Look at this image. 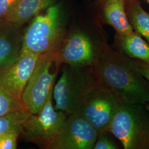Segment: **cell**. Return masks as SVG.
Wrapping results in <instances>:
<instances>
[{
	"mask_svg": "<svg viewBox=\"0 0 149 149\" xmlns=\"http://www.w3.org/2000/svg\"><path fill=\"white\" fill-rule=\"evenodd\" d=\"M57 63L54 54L40 55L33 72L22 96V102L27 112L36 114L42 109L53 90L55 80L60 65L53 69Z\"/></svg>",
	"mask_w": 149,
	"mask_h": 149,
	"instance_id": "cell-7",
	"label": "cell"
},
{
	"mask_svg": "<svg viewBox=\"0 0 149 149\" xmlns=\"http://www.w3.org/2000/svg\"><path fill=\"white\" fill-rule=\"evenodd\" d=\"M108 132L98 133L93 149H117V145L108 135Z\"/></svg>",
	"mask_w": 149,
	"mask_h": 149,
	"instance_id": "cell-19",
	"label": "cell"
},
{
	"mask_svg": "<svg viewBox=\"0 0 149 149\" xmlns=\"http://www.w3.org/2000/svg\"><path fill=\"white\" fill-rule=\"evenodd\" d=\"M30 113L19 110L0 117V136L13 131L21 132L23 123Z\"/></svg>",
	"mask_w": 149,
	"mask_h": 149,
	"instance_id": "cell-16",
	"label": "cell"
},
{
	"mask_svg": "<svg viewBox=\"0 0 149 149\" xmlns=\"http://www.w3.org/2000/svg\"><path fill=\"white\" fill-rule=\"evenodd\" d=\"M144 2H146L147 3H148L149 5V0H143Z\"/></svg>",
	"mask_w": 149,
	"mask_h": 149,
	"instance_id": "cell-23",
	"label": "cell"
},
{
	"mask_svg": "<svg viewBox=\"0 0 149 149\" xmlns=\"http://www.w3.org/2000/svg\"><path fill=\"white\" fill-rule=\"evenodd\" d=\"M66 32L59 5L54 4L43 14L35 16L22 39L21 50L43 55L54 54L60 48Z\"/></svg>",
	"mask_w": 149,
	"mask_h": 149,
	"instance_id": "cell-2",
	"label": "cell"
},
{
	"mask_svg": "<svg viewBox=\"0 0 149 149\" xmlns=\"http://www.w3.org/2000/svg\"><path fill=\"white\" fill-rule=\"evenodd\" d=\"M39 56L30 52L21 50L19 56L14 64L0 70V89L22 103L23 92Z\"/></svg>",
	"mask_w": 149,
	"mask_h": 149,
	"instance_id": "cell-10",
	"label": "cell"
},
{
	"mask_svg": "<svg viewBox=\"0 0 149 149\" xmlns=\"http://www.w3.org/2000/svg\"><path fill=\"white\" fill-rule=\"evenodd\" d=\"M53 91L38 113H29L23 123L19 135L25 142L36 144L40 149H50L67 118L65 113L55 109L52 102Z\"/></svg>",
	"mask_w": 149,
	"mask_h": 149,
	"instance_id": "cell-6",
	"label": "cell"
},
{
	"mask_svg": "<svg viewBox=\"0 0 149 149\" xmlns=\"http://www.w3.org/2000/svg\"><path fill=\"white\" fill-rule=\"evenodd\" d=\"M127 0H97L102 23L113 27L116 34L123 36L134 31L126 12Z\"/></svg>",
	"mask_w": 149,
	"mask_h": 149,
	"instance_id": "cell-12",
	"label": "cell"
},
{
	"mask_svg": "<svg viewBox=\"0 0 149 149\" xmlns=\"http://www.w3.org/2000/svg\"><path fill=\"white\" fill-rule=\"evenodd\" d=\"M92 70L96 84L121 103L149 102V81L134 68L129 58L117 49L108 46Z\"/></svg>",
	"mask_w": 149,
	"mask_h": 149,
	"instance_id": "cell-1",
	"label": "cell"
},
{
	"mask_svg": "<svg viewBox=\"0 0 149 149\" xmlns=\"http://www.w3.org/2000/svg\"><path fill=\"white\" fill-rule=\"evenodd\" d=\"M116 49L130 59L149 65V44L135 31L126 35L116 34Z\"/></svg>",
	"mask_w": 149,
	"mask_h": 149,
	"instance_id": "cell-13",
	"label": "cell"
},
{
	"mask_svg": "<svg viewBox=\"0 0 149 149\" xmlns=\"http://www.w3.org/2000/svg\"><path fill=\"white\" fill-rule=\"evenodd\" d=\"M108 46L103 36L97 37L88 30L78 28L66 34L60 48L54 56L59 64L92 68Z\"/></svg>",
	"mask_w": 149,
	"mask_h": 149,
	"instance_id": "cell-4",
	"label": "cell"
},
{
	"mask_svg": "<svg viewBox=\"0 0 149 149\" xmlns=\"http://www.w3.org/2000/svg\"><path fill=\"white\" fill-rule=\"evenodd\" d=\"M145 105V106L146 107V109L148 111V112H149V102H148L147 103H146L145 104H144Z\"/></svg>",
	"mask_w": 149,
	"mask_h": 149,
	"instance_id": "cell-22",
	"label": "cell"
},
{
	"mask_svg": "<svg viewBox=\"0 0 149 149\" xmlns=\"http://www.w3.org/2000/svg\"><path fill=\"white\" fill-rule=\"evenodd\" d=\"M17 1L18 0H0V19H5Z\"/></svg>",
	"mask_w": 149,
	"mask_h": 149,
	"instance_id": "cell-21",
	"label": "cell"
},
{
	"mask_svg": "<svg viewBox=\"0 0 149 149\" xmlns=\"http://www.w3.org/2000/svg\"><path fill=\"white\" fill-rule=\"evenodd\" d=\"M120 104L116 97L96 83L86 93L77 112L101 133L108 132Z\"/></svg>",
	"mask_w": 149,
	"mask_h": 149,
	"instance_id": "cell-8",
	"label": "cell"
},
{
	"mask_svg": "<svg viewBox=\"0 0 149 149\" xmlns=\"http://www.w3.org/2000/svg\"><path fill=\"white\" fill-rule=\"evenodd\" d=\"M55 0H18L5 19L18 28L40 12L54 4Z\"/></svg>",
	"mask_w": 149,
	"mask_h": 149,
	"instance_id": "cell-14",
	"label": "cell"
},
{
	"mask_svg": "<svg viewBox=\"0 0 149 149\" xmlns=\"http://www.w3.org/2000/svg\"><path fill=\"white\" fill-rule=\"evenodd\" d=\"M19 28L0 19V70L14 64L19 56L22 39Z\"/></svg>",
	"mask_w": 149,
	"mask_h": 149,
	"instance_id": "cell-11",
	"label": "cell"
},
{
	"mask_svg": "<svg viewBox=\"0 0 149 149\" xmlns=\"http://www.w3.org/2000/svg\"><path fill=\"white\" fill-rule=\"evenodd\" d=\"M95 84L91 67L76 68L64 64L53 91L55 109L69 115L78 112L84 97Z\"/></svg>",
	"mask_w": 149,
	"mask_h": 149,
	"instance_id": "cell-5",
	"label": "cell"
},
{
	"mask_svg": "<svg viewBox=\"0 0 149 149\" xmlns=\"http://www.w3.org/2000/svg\"><path fill=\"white\" fill-rule=\"evenodd\" d=\"M19 131H13L0 136V149H16Z\"/></svg>",
	"mask_w": 149,
	"mask_h": 149,
	"instance_id": "cell-18",
	"label": "cell"
},
{
	"mask_svg": "<svg viewBox=\"0 0 149 149\" xmlns=\"http://www.w3.org/2000/svg\"><path fill=\"white\" fill-rule=\"evenodd\" d=\"M126 12L134 31L149 44V13L144 10L138 0H127Z\"/></svg>",
	"mask_w": 149,
	"mask_h": 149,
	"instance_id": "cell-15",
	"label": "cell"
},
{
	"mask_svg": "<svg viewBox=\"0 0 149 149\" xmlns=\"http://www.w3.org/2000/svg\"><path fill=\"white\" fill-rule=\"evenodd\" d=\"M98 132L79 112L69 115L50 149H93Z\"/></svg>",
	"mask_w": 149,
	"mask_h": 149,
	"instance_id": "cell-9",
	"label": "cell"
},
{
	"mask_svg": "<svg viewBox=\"0 0 149 149\" xmlns=\"http://www.w3.org/2000/svg\"><path fill=\"white\" fill-rule=\"evenodd\" d=\"M130 64L132 65L134 68L142 74L144 77L149 82V65L143 61L130 59L129 58Z\"/></svg>",
	"mask_w": 149,
	"mask_h": 149,
	"instance_id": "cell-20",
	"label": "cell"
},
{
	"mask_svg": "<svg viewBox=\"0 0 149 149\" xmlns=\"http://www.w3.org/2000/svg\"><path fill=\"white\" fill-rule=\"evenodd\" d=\"M108 132L124 149H149V112L144 104L121 103Z\"/></svg>",
	"mask_w": 149,
	"mask_h": 149,
	"instance_id": "cell-3",
	"label": "cell"
},
{
	"mask_svg": "<svg viewBox=\"0 0 149 149\" xmlns=\"http://www.w3.org/2000/svg\"><path fill=\"white\" fill-rule=\"evenodd\" d=\"M19 110H26L22 103L0 89V117Z\"/></svg>",
	"mask_w": 149,
	"mask_h": 149,
	"instance_id": "cell-17",
	"label": "cell"
}]
</instances>
